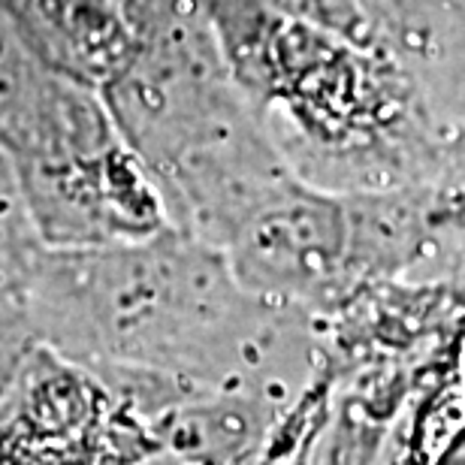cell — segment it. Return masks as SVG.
<instances>
[{"instance_id": "cell-2", "label": "cell", "mask_w": 465, "mask_h": 465, "mask_svg": "<svg viewBox=\"0 0 465 465\" xmlns=\"http://www.w3.org/2000/svg\"><path fill=\"white\" fill-rule=\"evenodd\" d=\"M97 91L152 175L170 227L184 236L224 251L296 182L230 79L203 0H173Z\"/></svg>"}, {"instance_id": "cell-3", "label": "cell", "mask_w": 465, "mask_h": 465, "mask_svg": "<svg viewBox=\"0 0 465 465\" xmlns=\"http://www.w3.org/2000/svg\"><path fill=\"white\" fill-rule=\"evenodd\" d=\"M25 314L73 351L127 362H232L282 339L305 309L242 287L218 248L166 227L100 248H45L22 287Z\"/></svg>"}, {"instance_id": "cell-7", "label": "cell", "mask_w": 465, "mask_h": 465, "mask_svg": "<svg viewBox=\"0 0 465 465\" xmlns=\"http://www.w3.org/2000/svg\"><path fill=\"white\" fill-rule=\"evenodd\" d=\"M269 4L293 22L318 27V31L339 36L357 49L387 54L375 18L362 0H269Z\"/></svg>"}, {"instance_id": "cell-4", "label": "cell", "mask_w": 465, "mask_h": 465, "mask_svg": "<svg viewBox=\"0 0 465 465\" xmlns=\"http://www.w3.org/2000/svg\"><path fill=\"white\" fill-rule=\"evenodd\" d=\"M173 0H0L45 61L100 88L139 52Z\"/></svg>"}, {"instance_id": "cell-5", "label": "cell", "mask_w": 465, "mask_h": 465, "mask_svg": "<svg viewBox=\"0 0 465 465\" xmlns=\"http://www.w3.org/2000/svg\"><path fill=\"white\" fill-rule=\"evenodd\" d=\"M384 52L420 88L435 121L465 124V0H362Z\"/></svg>"}, {"instance_id": "cell-6", "label": "cell", "mask_w": 465, "mask_h": 465, "mask_svg": "<svg viewBox=\"0 0 465 465\" xmlns=\"http://www.w3.org/2000/svg\"><path fill=\"white\" fill-rule=\"evenodd\" d=\"M43 251V242L27 215L18 175L0 148V293H22Z\"/></svg>"}, {"instance_id": "cell-1", "label": "cell", "mask_w": 465, "mask_h": 465, "mask_svg": "<svg viewBox=\"0 0 465 465\" xmlns=\"http://www.w3.org/2000/svg\"><path fill=\"white\" fill-rule=\"evenodd\" d=\"M203 13L251 115L300 182L339 197L439 188L448 130L390 54L293 22L269 0H203Z\"/></svg>"}]
</instances>
